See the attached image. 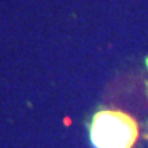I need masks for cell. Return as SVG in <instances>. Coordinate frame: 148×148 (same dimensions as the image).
Instances as JSON below:
<instances>
[{"label": "cell", "mask_w": 148, "mask_h": 148, "mask_svg": "<svg viewBox=\"0 0 148 148\" xmlns=\"http://www.w3.org/2000/svg\"><path fill=\"white\" fill-rule=\"evenodd\" d=\"M89 133L95 148H133L140 137V127L130 114L106 108L93 115Z\"/></svg>", "instance_id": "cell-1"}]
</instances>
